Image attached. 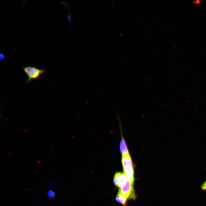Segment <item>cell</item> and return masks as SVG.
Here are the masks:
<instances>
[{
  "instance_id": "6da1fadb",
  "label": "cell",
  "mask_w": 206,
  "mask_h": 206,
  "mask_svg": "<svg viewBox=\"0 0 206 206\" xmlns=\"http://www.w3.org/2000/svg\"><path fill=\"white\" fill-rule=\"evenodd\" d=\"M118 193L127 199H135L136 196L133 185L128 179L119 188Z\"/></svg>"
},
{
  "instance_id": "7a4b0ae2",
  "label": "cell",
  "mask_w": 206,
  "mask_h": 206,
  "mask_svg": "<svg viewBox=\"0 0 206 206\" xmlns=\"http://www.w3.org/2000/svg\"><path fill=\"white\" fill-rule=\"evenodd\" d=\"M23 70L28 76L27 84L29 83L32 80L39 78L42 74L46 72L45 69H39L30 66L23 67Z\"/></svg>"
},
{
  "instance_id": "3957f363",
  "label": "cell",
  "mask_w": 206,
  "mask_h": 206,
  "mask_svg": "<svg viewBox=\"0 0 206 206\" xmlns=\"http://www.w3.org/2000/svg\"><path fill=\"white\" fill-rule=\"evenodd\" d=\"M128 178L126 175L121 172H118L114 175L113 181L114 185L120 188Z\"/></svg>"
},
{
  "instance_id": "277c9868",
  "label": "cell",
  "mask_w": 206,
  "mask_h": 206,
  "mask_svg": "<svg viewBox=\"0 0 206 206\" xmlns=\"http://www.w3.org/2000/svg\"><path fill=\"white\" fill-rule=\"evenodd\" d=\"M123 173L127 177L133 185L134 181V171L133 163L127 165L123 168Z\"/></svg>"
},
{
  "instance_id": "5b68a950",
  "label": "cell",
  "mask_w": 206,
  "mask_h": 206,
  "mask_svg": "<svg viewBox=\"0 0 206 206\" xmlns=\"http://www.w3.org/2000/svg\"><path fill=\"white\" fill-rule=\"evenodd\" d=\"M121 163L123 168H124L127 165L133 163L129 153L122 155Z\"/></svg>"
},
{
  "instance_id": "8992f818",
  "label": "cell",
  "mask_w": 206,
  "mask_h": 206,
  "mask_svg": "<svg viewBox=\"0 0 206 206\" xmlns=\"http://www.w3.org/2000/svg\"><path fill=\"white\" fill-rule=\"evenodd\" d=\"M120 150L122 155L129 153L125 141L122 137L120 142Z\"/></svg>"
},
{
  "instance_id": "52a82bcc",
  "label": "cell",
  "mask_w": 206,
  "mask_h": 206,
  "mask_svg": "<svg viewBox=\"0 0 206 206\" xmlns=\"http://www.w3.org/2000/svg\"><path fill=\"white\" fill-rule=\"evenodd\" d=\"M127 199L125 197L118 193L116 197V201L121 204L123 206H126Z\"/></svg>"
},
{
  "instance_id": "ba28073f",
  "label": "cell",
  "mask_w": 206,
  "mask_h": 206,
  "mask_svg": "<svg viewBox=\"0 0 206 206\" xmlns=\"http://www.w3.org/2000/svg\"><path fill=\"white\" fill-rule=\"evenodd\" d=\"M47 194L48 196L51 198H54L55 196V192L52 190H50L47 192Z\"/></svg>"
},
{
  "instance_id": "9c48e42d",
  "label": "cell",
  "mask_w": 206,
  "mask_h": 206,
  "mask_svg": "<svg viewBox=\"0 0 206 206\" xmlns=\"http://www.w3.org/2000/svg\"><path fill=\"white\" fill-rule=\"evenodd\" d=\"M203 3V2L202 1L199 0H197L196 1H192V3L194 5H200Z\"/></svg>"
},
{
  "instance_id": "30bf717a",
  "label": "cell",
  "mask_w": 206,
  "mask_h": 206,
  "mask_svg": "<svg viewBox=\"0 0 206 206\" xmlns=\"http://www.w3.org/2000/svg\"><path fill=\"white\" fill-rule=\"evenodd\" d=\"M201 188L202 190L206 191V180L202 184Z\"/></svg>"
},
{
  "instance_id": "8fae6325",
  "label": "cell",
  "mask_w": 206,
  "mask_h": 206,
  "mask_svg": "<svg viewBox=\"0 0 206 206\" xmlns=\"http://www.w3.org/2000/svg\"><path fill=\"white\" fill-rule=\"evenodd\" d=\"M5 58V55L2 53L0 54V60L1 61L2 60Z\"/></svg>"
},
{
  "instance_id": "7c38bea8",
  "label": "cell",
  "mask_w": 206,
  "mask_h": 206,
  "mask_svg": "<svg viewBox=\"0 0 206 206\" xmlns=\"http://www.w3.org/2000/svg\"><path fill=\"white\" fill-rule=\"evenodd\" d=\"M67 18L68 20L72 23L71 15H68L67 16Z\"/></svg>"
},
{
  "instance_id": "4fadbf2b",
  "label": "cell",
  "mask_w": 206,
  "mask_h": 206,
  "mask_svg": "<svg viewBox=\"0 0 206 206\" xmlns=\"http://www.w3.org/2000/svg\"><path fill=\"white\" fill-rule=\"evenodd\" d=\"M60 3H61L64 6H65L66 7H67L68 8H69V7H68V6L67 5H66V3L64 1H60Z\"/></svg>"
},
{
  "instance_id": "5bb4252c",
  "label": "cell",
  "mask_w": 206,
  "mask_h": 206,
  "mask_svg": "<svg viewBox=\"0 0 206 206\" xmlns=\"http://www.w3.org/2000/svg\"><path fill=\"white\" fill-rule=\"evenodd\" d=\"M73 29V26L72 23H71V27L70 29V32H72V31Z\"/></svg>"
},
{
  "instance_id": "9a60e30c",
  "label": "cell",
  "mask_w": 206,
  "mask_h": 206,
  "mask_svg": "<svg viewBox=\"0 0 206 206\" xmlns=\"http://www.w3.org/2000/svg\"><path fill=\"white\" fill-rule=\"evenodd\" d=\"M37 163H39V164H41V162L40 161H39V160H37Z\"/></svg>"
},
{
  "instance_id": "2e32d148",
  "label": "cell",
  "mask_w": 206,
  "mask_h": 206,
  "mask_svg": "<svg viewBox=\"0 0 206 206\" xmlns=\"http://www.w3.org/2000/svg\"><path fill=\"white\" fill-rule=\"evenodd\" d=\"M7 153H8V154L9 155H10L11 156L12 155V154L11 153H10L9 152H8Z\"/></svg>"
},
{
  "instance_id": "e0dca14e",
  "label": "cell",
  "mask_w": 206,
  "mask_h": 206,
  "mask_svg": "<svg viewBox=\"0 0 206 206\" xmlns=\"http://www.w3.org/2000/svg\"><path fill=\"white\" fill-rule=\"evenodd\" d=\"M24 132H25V133H27V131H26V130H24Z\"/></svg>"
},
{
  "instance_id": "ac0fdd59",
  "label": "cell",
  "mask_w": 206,
  "mask_h": 206,
  "mask_svg": "<svg viewBox=\"0 0 206 206\" xmlns=\"http://www.w3.org/2000/svg\"><path fill=\"white\" fill-rule=\"evenodd\" d=\"M120 35H121V36L122 37L123 36V35L122 34V33H120Z\"/></svg>"
},
{
  "instance_id": "d6986e66",
  "label": "cell",
  "mask_w": 206,
  "mask_h": 206,
  "mask_svg": "<svg viewBox=\"0 0 206 206\" xmlns=\"http://www.w3.org/2000/svg\"><path fill=\"white\" fill-rule=\"evenodd\" d=\"M180 7L181 8V9H182V7L181 5H180Z\"/></svg>"
},
{
  "instance_id": "ffe728a7",
  "label": "cell",
  "mask_w": 206,
  "mask_h": 206,
  "mask_svg": "<svg viewBox=\"0 0 206 206\" xmlns=\"http://www.w3.org/2000/svg\"><path fill=\"white\" fill-rule=\"evenodd\" d=\"M203 51L205 52L206 51V50L204 48H203Z\"/></svg>"
},
{
  "instance_id": "44dd1931",
  "label": "cell",
  "mask_w": 206,
  "mask_h": 206,
  "mask_svg": "<svg viewBox=\"0 0 206 206\" xmlns=\"http://www.w3.org/2000/svg\"><path fill=\"white\" fill-rule=\"evenodd\" d=\"M157 19L159 21H160V19H159V18H157Z\"/></svg>"
},
{
  "instance_id": "7402d4cb",
  "label": "cell",
  "mask_w": 206,
  "mask_h": 206,
  "mask_svg": "<svg viewBox=\"0 0 206 206\" xmlns=\"http://www.w3.org/2000/svg\"><path fill=\"white\" fill-rule=\"evenodd\" d=\"M174 47H175V49H176V47H175V45H174Z\"/></svg>"
},
{
  "instance_id": "603a6c76",
  "label": "cell",
  "mask_w": 206,
  "mask_h": 206,
  "mask_svg": "<svg viewBox=\"0 0 206 206\" xmlns=\"http://www.w3.org/2000/svg\"><path fill=\"white\" fill-rule=\"evenodd\" d=\"M136 21L137 23H138V21L137 20H136Z\"/></svg>"
},
{
  "instance_id": "cb8c5ba5",
  "label": "cell",
  "mask_w": 206,
  "mask_h": 206,
  "mask_svg": "<svg viewBox=\"0 0 206 206\" xmlns=\"http://www.w3.org/2000/svg\"><path fill=\"white\" fill-rule=\"evenodd\" d=\"M51 149H52V150H54V149H53V148H52V147H51Z\"/></svg>"
},
{
  "instance_id": "d4e9b609",
  "label": "cell",
  "mask_w": 206,
  "mask_h": 206,
  "mask_svg": "<svg viewBox=\"0 0 206 206\" xmlns=\"http://www.w3.org/2000/svg\"><path fill=\"white\" fill-rule=\"evenodd\" d=\"M51 153H52V154H54V153L53 152H51Z\"/></svg>"
},
{
  "instance_id": "484cf974",
  "label": "cell",
  "mask_w": 206,
  "mask_h": 206,
  "mask_svg": "<svg viewBox=\"0 0 206 206\" xmlns=\"http://www.w3.org/2000/svg\"><path fill=\"white\" fill-rule=\"evenodd\" d=\"M149 25L150 26V28H151V26L150 25Z\"/></svg>"
},
{
  "instance_id": "4316f807",
  "label": "cell",
  "mask_w": 206,
  "mask_h": 206,
  "mask_svg": "<svg viewBox=\"0 0 206 206\" xmlns=\"http://www.w3.org/2000/svg\"><path fill=\"white\" fill-rule=\"evenodd\" d=\"M149 37H150V38H151L150 36V35H149Z\"/></svg>"
}]
</instances>
